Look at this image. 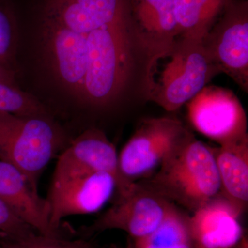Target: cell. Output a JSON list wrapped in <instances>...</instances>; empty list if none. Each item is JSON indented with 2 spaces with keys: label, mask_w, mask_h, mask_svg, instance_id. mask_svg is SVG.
Returning <instances> with one entry per match:
<instances>
[{
  "label": "cell",
  "mask_w": 248,
  "mask_h": 248,
  "mask_svg": "<svg viewBox=\"0 0 248 248\" xmlns=\"http://www.w3.org/2000/svg\"><path fill=\"white\" fill-rule=\"evenodd\" d=\"M117 188V179L107 172L86 173L50 186L46 200L52 228L62 232L60 226L66 217L97 213Z\"/></svg>",
  "instance_id": "9c48e42d"
},
{
  "label": "cell",
  "mask_w": 248,
  "mask_h": 248,
  "mask_svg": "<svg viewBox=\"0 0 248 248\" xmlns=\"http://www.w3.org/2000/svg\"><path fill=\"white\" fill-rule=\"evenodd\" d=\"M186 104L191 125L218 146L247 136L246 112L231 90L206 86Z\"/></svg>",
  "instance_id": "ba28073f"
},
{
  "label": "cell",
  "mask_w": 248,
  "mask_h": 248,
  "mask_svg": "<svg viewBox=\"0 0 248 248\" xmlns=\"http://www.w3.org/2000/svg\"><path fill=\"white\" fill-rule=\"evenodd\" d=\"M16 31L11 13L0 3V66L13 70Z\"/></svg>",
  "instance_id": "d6986e66"
},
{
  "label": "cell",
  "mask_w": 248,
  "mask_h": 248,
  "mask_svg": "<svg viewBox=\"0 0 248 248\" xmlns=\"http://www.w3.org/2000/svg\"><path fill=\"white\" fill-rule=\"evenodd\" d=\"M0 200L23 221L45 236H63L52 228L46 199L34 190L27 178L12 165L0 160Z\"/></svg>",
  "instance_id": "4fadbf2b"
},
{
  "label": "cell",
  "mask_w": 248,
  "mask_h": 248,
  "mask_svg": "<svg viewBox=\"0 0 248 248\" xmlns=\"http://www.w3.org/2000/svg\"><path fill=\"white\" fill-rule=\"evenodd\" d=\"M220 73L202 41L179 37L148 58L145 93L148 100L174 112Z\"/></svg>",
  "instance_id": "7a4b0ae2"
},
{
  "label": "cell",
  "mask_w": 248,
  "mask_h": 248,
  "mask_svg": "<svg viewBox=\"0 0 248 248\" xmlns=\"http://www.w3.org/2000/svg\"><path fill=\"white\" fill-rule=\"evenodd\" d=\"M138 182L192 213L221 189L213 148L195 136L151 177Z\"/></svg>",
  "instance_id": "3957f363"
},
{
  "label": "cell",
  "mask_w": 248,
  "mask_h": 248,
  "mask_svg": "<svg viewBox=\"0 0 248 248\" xmlns=\"http://www.w3.org/2000/svg\"><path fill=\"white\" fill-rule=\"evenodd\" d=\"M128 248H196L191 235L190 215L175 205L151 234L130 239Z\"/></svg>",
  "instance_id": "2e32d148"
},
{
  "label": "cell",
  "mask_w": 248,
  "mask_h": 248,
  "mask_svg": "<svg viewBox=\"0 0 248 248\" xmlns=\"http://www.w3.org/2000/svg\"><path fill=\"white\" fill-rule=\"evenodd\" d=\"M0 112L20 116H49L45 106L19 87L0 82Z\"/></svg>",
  "instance_id": "e0dca14e"
},
{
  "label": "cell",
  "mask_w": 248,
  "mask_h": 248,
  "mask_svg": "<svg viewBox=\"0 0 248 248\" xmlns=\"http://www.w3.org/2000/svg\"><path fill=\"white\" fill-rule=\"evenodd\" d=\"M243 213L229 201L217 196L190 215L191 235L196 248H232L244 236Z\"/></svg>",
  "instance_id": "7c38bea8"
},
{
  "label": "cell",
  "mask_w": 248,
  "mask_h": 248,
  "mask_svg": "<svg viewBox=\"0 0 248 248\" xmlns=\"http://www.w3.org/2000/svg\"><path fill=\"white\" fill-rule=\"evenodd\" d=\"M40 27L46 63L66 92L93 107L118 97L135 49L129 14L113 19L46 8Z\"/></svg>",
  "instance_id": "6da1fadb"
},
{
  "label": "cell",
  "mask_w": 248,
  "mask_h": 248,
  "mask_svg": "<svg viewBox=\"0 0 248 248\" xmlns=\"http://www.w3.org/2000/svg\"><path fill=\"white\" fill-rule=\"evenodd\" d=\"M94 172H107L115 176L117 195L124 193L133 184L125 182L121 175L118 154L113 143L102 130L91 128L70 142L59 155L50 186Z\"/></svg>",
  "instance_id": "30bf717a"
},
{
  "label": "cell",
  "mask_w": 248,
  "mask_h": 248,
  "mask_svg": "<svg viewBox=\"0 0 248 248\" xmlns=\"http://www.w3.org/2000/svg\"><path fill=\"white\" fill-rule=\"evenodd\" d=\"M110 248H122L120 247H117V246H112V247H110Z\"/></svg>",
  "instance_id": "603a6c76"
},
{
  "label": "cell",
  "mask_w": 248,
  "mask_h": 248,
  "mask_svg": "<svg viewBox=\"0 0 248 248\" xmlns=\"http://www.w3.org/2000/svg\"><path fill=\"white\" fill-rule=\"evenodd\" d=\"M213 151L220 195L244 213L248 203V135L213 148Z\"/></svg>",
  "instance_id": "5bb4252c"
},
{
  "label": "cell",
  "mask_w": 248,
  "mask_h": 248,
  "mask_svg": "<svg viewBox=\"0 0 248 248\" xmlns=\"http://www.w3.org/2000/svg\"><path fill=\"white\" fill-rule=\"evenodd\" d=\"M69 143L50 115L0 112V160L22 172L36 191L46 168Z\"/></svg>",
  "instance_id": "277c9868"
},
{
  "label": "cell",
  "mask_w": 248,
  "mask_h": 248,
  "mask_svg": "<svg viewBox=\"0 0 248 248\" xmlns=\"http://www.w3.org/2000/svg\"><path fill=\"white\" fill-rule=\"evenodd\" d=\"M134 45L148 58L179 37L174 0H126Z\"/></svg>",
  "instance_id": "8fae6325"
},
{
  "label": "cell",
  "mask_w": 248,
  "mask_h": 248,
  "mask_svg": "<svg viewBox=\"0 0 248 248\" xmlns=\"http://www.w3.org/2000/svg\"><path fill=\"white\" fill-rule=\"evenodd\" d=\"M202 42L220 73L248 93V0H230Z\"/></svg>",
  "instance_id": "52a82bcc"
},
{
  "label": "cell",
  "mask_w": 248,
  "mask_h": 248,
  "mask_svg": "<svg viewBox=\"0 0 248 248\" xmlns=\"http://www.w3.org/2000/svg\"><path fill=\"white\" fill-rule=\"evenodd\" d=\"M193 137L177 119H144L118 155L121 175L128 184L151 177Z\"/></svg>",
  "instance_id": "5b68a950"
},
{
  "label": "cell",
  "mask_w": 248,
  "mask_h": 248,
  "mask_svg": "<svg viewBox=\"0 0 248 248\" xmlns=\"http://www.w3.org/2000/svg\"><path fill=\"white\" fill-rule=\"evenodd\" d=\"M230 0H174L179 37L202 40Z\"/></svg>",
  "instance_id": "9a60e30c"
},
{
  "label": "cell",
  "mask_w": 248,
  "mask_h": 248,
  "mask_svg": "<svg viewBox=\"0 0 248 248\" xmlns=\"http://www.w3.org/2000/svg\"><path fill=\"white\" fill-rule=\"evenodd\" d=\"M0 246L3 248H97L94 243L86 238L68 239L38 232L21 239H11L0 233Z\"/></svg>",
  "instance_id": "ac0fdd59"
},
{
  "label": "cell",
  "mask_w": 248,
  "mask_h": 248,
  "mask_svg": "<svg viewBox=\"0 0 248 248\" xmlns=\"http://www.w3.org/2000/svg\"><path fill=\"white\" fill-rule=\"evenodd\" d=\"M0 82L19 87L16 81L15 71L1 66H0Z\"/></svg>",
  "instance_id": "44dd1931"
},
{
  "label": "cell",
  "mask_w": 248,
  "mask_h": 248,
  "mask_svg": "<svg viewBox=\"0 0 248 248\" xmlns=\"http://www.w3.org/2000/svg\"><path fill=\"white\" fill-rule=\"evenodd\" d=\"M0 248H2V247H1V246H0Z\"/></svg>",
  "instance_id": "cb8c5ba5"
},
{
  "label": "cell",
  "mask_w": 248,
  "mask_h": 248,
  "mask_svg": "<svg viewBox=\"0 0 248 248\" xmlns=\"http://www.w3.org/2000/svg\"><path fill=\"white\" fill-rule=\"evenodd\" d=\"M175 205L141 183L134 182L124 193L117 195L102 216L81 228L79 234L87 239L108 230H120L130 239H141L156 230Z\"/></svg>",
  "instance_id": "8992f818"
},
{
  "label": "cell",
  "mask_w": 248,
  "mask_h": 248,
  "mask_svg": "<svg viewBox=\"0 0 248 248\" xmlns=\"http://www.w3.org/2000/svg\"><path fill=\"white\" fill-rule=\"evenodd\" d=\"M232 248H248V239L247 236L244 235L241 241L236 246Z\"/></svg>",
  "instance_id": "7402d4cb"
},
{
  "label": "cell",
  "mask_w": 248,
  "mask_h": 248,
  "mask_svg": "<svg viewBox=\"0 0 248 248\" xmlns=\"http://www.w3.org/2000/svg\"><path fill=\"white\" fill-rule=\"evenodd\" d=\"M37 232L23 221L0 200V233L11 239H21Z\"/></svg>",
  "instance_id": "ffe728a7"
}]
</instances>
